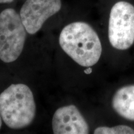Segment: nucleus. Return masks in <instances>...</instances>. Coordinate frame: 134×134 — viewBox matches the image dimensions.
<instances>
[{
  "mask_svg": "<svg viewBox=\"0 0 134 134\" xmlns=\"http://www.w3.org/2000/svg\"><path fill=\"white\" fill-rule=\"evenodd\" d=\"M94 134H134V130L127 125H119L113 127H100L95 129Z\"/></svg>",
  "mask_w": 134,
  "mask_h": 134,
  "instance_id": "8",
  "label": "nucleus"
},
{
  "mask_svg": "<svg viewBox=\"0 0 134 134\" xmlns=\"http://www.w3.org/2000/svg\"><path fill=\"white\" fill-rule=\"evenodd\" d=\"M27 32L20 14L12 8L0 13V59L16 61L24 48Z\"/></svg>",
  "mask_w": 134,
  "mask_h": 134,
  "instance_id": "3",
  "label": "nucleus"
},
{
  "mask_svg": "<svg viewBox=\"0 0 134 134\" xmlns=\"http://www.w3.org/2000/svg\"><path fill=\"white\" fill-rule=\"evenodd\" d=\"M36 113L33 93L24 84H13L0 94V114L9 128L21 129L29 126Z\"/></svg>",
  "mask_w": 134,
  "mask_h": 134,
  "instance_id": "2",
  "label": "nucleus"
},
{
  "mask_svg": "<svg viewBox=\"0 0 134 134\" xmlns=\"http://www.w3.org/2000/svg\"><path fill=\"white\" fill-rule=\"evenodd\" d=\"M59 43L63 51L82 66H93L101 56L102 45L98 35L83 22L65 26L60 33Z\"/></svg>",
  "mask_w": 134,
  "mask_h": 134,
  "instance_id": "1",
  "label": "nucleus"
},
{
  "mask_svg": "<svg viewBox=\"0 0 134 134\" xmlns=\"http://www.w3.org/2000/svg\"><path fill=\"white\" fill-rule=\"evenodd\" d=\"M1 125H2V117H1V115L0 114V129H1Z\"/></svg>",
  "mask_w": 134,
  "mask_h": 134,
  "instance_id": "11",
  "label": "nucleus"
},
{
  "mask_svg": "<svg viewBox=\"0 0 134 134\" xmlns=\"http://www.w3.org/2000/svg\"><path fill=\"white\" fill-rule=\"evenodd\" d=\"M86 74H90V73H91L92 72V68H90V67H89V68H87V69L85 70V71H84Z\"/></svg>",
  "mask_w": 134,
  "mask_h": 134,
  "instance_id": "10",
  "label": "nucleus"
},
{
  "mask_svg": "<svg viewBox=\"0 0 134 134\" xmlns=\"http://www.w3.org/2000/svg\"><path fill=\"white\" fill-rule=\"evenodd\" d=\"M52 130L55 134H87L89 126L80 110L74 105L61 107L52 118Z\"/></svg>",
  "mask_w": 134,
  "mask_h": 134,
  "instance_id": "6",
  "label": "nucleus"
},
{
  "mask_svg": "<svg viewBox=\"0 0 134 134\" xmlns=\"http://www.w3.org/2000/svg\"><path fill=\"white\" fill-rule=\"evenodd\" d=\"M109 40L114 48L124 50L134 42V7L119 1L110 10L108 27Z\"/></svg>",
  "mask_w": 134,
  "mask_h": 134,
  "instance_id": "4",
  "label": "nucleus"
},
{
  "mask_svg": "<svg viewBox=\"0 0 134 134\" xmlns=\"http://www.w3.org/2000/svg\"><path fill=\"white\" fill-rule=\"evenodd\" d=\"M61 8V0H27L22 6L20 16L27 33L37 32L45 22Z\"/></svg>",
  "mask_w": 134,
  "mask_h": 134,
  "instance_id": "5",
  "label": "nucleus"
},
{
  "mask_svg": "<svg viewBox=\"0 0 134 134\" xmlns=\"http://www.w3.org/2000/svg\"><path fill=\"white\" fill-rule=\"evenodd\" d=\"M14 0H0V4H3V3H10Z\"/></svg>",
  "mask_w": 134,
  "mask_h": 134,
  "instance_id": "9",
  "label": "nucleus"
},
{
  "mask_svg": "<svg viewBox=\"0 0 134 134\" xmlns=\"http://www.w3.org/2000/svg\"><path fill=\"white\" fill-rule=\"evenodd\" d=\"M113 108L125 119L134 121V85L120 88L114 95Z\"/></svg>",
  "mask_w": 134,
  "mask_h": 134,
  "instance_id": "7",
  "label": "nucleus"
}]
</instances>
